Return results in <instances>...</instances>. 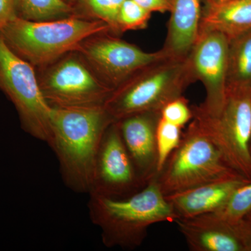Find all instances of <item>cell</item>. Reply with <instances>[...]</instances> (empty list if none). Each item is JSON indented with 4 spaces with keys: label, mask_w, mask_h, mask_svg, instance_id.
Returning <instances> with one entry per match:
<instances>
[{
    "label": "cell",
    "mask_w": 251,
    "mask_h": 251,
    "mask_svg": "<svg viewBox=\"0 0 251 251\" xmlns=\"http://www.w3.org/2000/svg\"><path fill=\"white\" fill-rule=\"evenodd\" d=\"M112 122L103 106L52 108L47 143L58 160L63 181L74 192L90 193L99 145Z\"/></svg>",
    "instance_id": "6da1fadb"
},
{
    "label": "cell",
    "mask_w": 251,
    "mask_h": 251,
    "mask_svg": "<svg viewBox=\"0 0 251 251\" xmlns=\"http://www.w3.org/2000/svg\"><path fill=\"white\" fill-rule=\"evenodd\" d=\"M88 209L91 221L101 231L103 245L127 250L139 247L152 225L176 219L156 176L127 198L90 194Z\"/></svg>",
    "instance_id": "7a4b0ae2"
},
{
    "label": "cell",
    "mask_w": 251,
    "mask_h": 251,
    "mask_svg": "<svg viewBox=\"0 0 251 251\" xmlns=\"http://www.w3.org/2000/svg\"><path fill=\"white\" fill-rule=\"evenodd\" d=\"M104 32L112 33L106 23L74 14L45 21L16 17L3 28L0 36L16 55L39 69L76 51L87 38Z\"/></svg>",
    "instance_id": "3957f363"
},
{
    "label": "cell",
    "mask_w": 251,
    "mask_h": 251,
    "mask_svg": "<svg viewBox=\"0 0 251 251\" xmlns=\"http://www.w3.org/2000/svg\"><path fill=\"white\" fill-rule=\"evenodd\" d=\"M194 82L187 57H167L147 66L112 91L103 108L114 122L146 112H161Z\"/></svg>",
    "instance_id": "277c9868"
},
{
    "label": "cell",
    "mask_w": 251,
    "mask_h": 251,
    "mask_svg": "<svg viewBox=\"0 0 251 251\" xmlns=\"http://www.w3.org/2000/svg\"><path fill=\"white\" fill-rule=\"evenodd\" d=\"M237 176L241 175L227 164L217 145L193 118L156 177L162 193L168 196Z\"/></svg>",
    "instance_id": "5b68a950"
},
{
    "label": "cell",
    "mask_w": 251,
    "mask_h": 251,
    "mask_svg": "<svg viewBox=\"0 0 251 251\" xmlns=\"http://www.w3.org/2000/svg\"><path fill=\"white\" fill-rule=\"evenodd\" d=\"M193 118L217 145L231 168L251 181V88L227 87L221 111L210 116L192 106Z\"/></svg>",
    "instance_id": "8992f818"
},
{
    "label": "cell",
    "mask_w": 251,
    "mask_h": 251,
    "mask_svg": "<svg viewBox=\"0 0 251 251\" xmlns=\"http://www.w3.org/2000/svg\"><path fill=\"white\" fill-rule=\"evenodd\" d=\"M36 70L41 92L51 108L103 106L113 91L77 51Z\"/></svg>",
    "instance_id": "52a82bcc"
},
{
    "label": "cell",
    "mask_w": 251,
    "mask_h": 251,
    "mask_svg": "<svg viewBox=\"0 0 251 251\" xmlns=\"http://www.w3.org/2000/svg\"><path fill=\"white\" fill-rule=\"evenodd\" d=\"M0 91L14 105L23 130L47 143L52 108L41 92L36 69L13 52L1 36Z\"/></svg>",
    "instance_id": "ba28073f"
},
{
    "label": "cell",
    "mask_w": 251,
    "mask_h": 251,
    "mask_svg": "<svg viewBox=\"0 0 251 251\" xmlns=\"http://www.w3.org/2000/svg\"><path fill=\"white\" fill-rule=\"evenodd\" d=\"M76 51L96 75L113 90L143 68L171 57L163 49L144 51L110 32L87 38Z\"/></svg>",
    "instance_id": "9c48e42d"
},
{
    "label": "cell",
    "mask_w": 251,
    "mask_h": 251,
    "mask_svg": "<svg viewBox=\"0 0 251 251\" xmlns=\"http://www.w3.org/2000/svg\"><path fill=\"white\" fill-rule=\"evenodd\" d=\"M138 175L127 151L117 122H112L103 135L89 195L125 198L146 185Z\"/></svg>",
    "instance_id": "30bf717a"
},
{
    "label": "cell",
    "mask_w": 251,
    "mask_h": 251,
    "mask_svg": "<svg viewBox=\"0 0 251 251\" xmlns=\"http://www.w3.org/2000/svg\"><path fill=\"white\" fill-rule=\"evenodd\" d=\"M228 48V38L223 33L201 29L187 56L193 80L201 81L205 90L204 101L198 107L210 116L219 113L226 99Z\"/></svg>",
    "instance_id": "8fae6325"
},
{
    "label": "cell",
    "mask_w": 251,
    "mask_h": 251,
    "mask_svg": "<svg viewBox=\"0 0 251 251\" xmlns=\"http://www.w3.org/2000/svg\"><path fill=\"white\" fill-rule=\"evenodd\" d=\"M160 118L161 112H146L116 121L136 171L146 184L158 173L156 128Z\"/></svg>",
    "instance_id": "7c38bea8"
},
{
    "label": "cell",
    "mask_w": 251,
    "mask_h": 251,
    "mask_svg": "<svg viewBox=\"0 0 251 251\" xmlns=\"http://www.w3.org/2000/svg\"><path fill=\"white\" fill-rule=\"evenodd\" d=\"M193 251H245L235 225L227 224L213 213L175 221Z\"/></svg>",
    "instance_id": "4fadbf2b"
},
{
    "label": "cell",
    "mask_w": 251,
    "mask_h": 251,
    "mask_svg": "<svg viewBox=\"0 0 251 251\" xmlns=\"http://www.w3.org/2000/svg\"><path fill=\"white\" fill-rule=\"evenodd\" d=\"M249 181L242 176H234L200 185L166 197L176 219L194 217L215 212L238 187Z\"/></svg>",
    "instance_id": "5bb4252c"
},
{
    "label": "cell",
    "mask_w": 251,
    "mask_h": 251,
    "mask_svg": "<svg viewBox=\"0 0 251 251\" xmlns=\"http://www.w3.org/2000/svg\"><path fill=\"white\" fill-rule=\"evenodd\" d=\"M171 13L163 49L171 57H186L199 36L201 0H172Z\"/></svg>",
    "instance_id": "9a60e30c"
},
{
    "label": "cell",
    "mask_w": 251,
    "mask_h": 251,
    "mask_svg": "<svg viewBox=\"0 0 251 251\" xmlns=\"http://www.w3.org/2000/svg\"><path fill=\"white\" fill-rule=\"evenodd\" d=\"M201 29L220 31L228 39L251 31V0H227L205 6Z\"/></svg>",
    "instance_id": "2e32d148"
},
{
    "label": "cell",
    "mask_w": 251,
    "mask_h": 251,
    "mask_svg": "<svg viewBox=\"0 0 251 251\" xmlns=\"http://www.w3.org/2000/svg\"><path fill=\"white\" fill-rule=\"evenodd\" d=\"M228 41L227 87L251 88V31Z\"/></svg>",
    "instance_id": "e0dca14e"
},
{
    "label": "cell",
    "mask_w": 251,
    "mask_h": 251,
    "mask_svg": "<svg viewBox=\"0 0 251 251\" xmlns=\"http://www.w3.org/2000/svg\"><path fill=\"white\" fill-rule=\"evenodd\" d=\"M18 17L31 21L60 19L75 14L64 0H17Z\"/></svg>",
    "instance_id": "ac0fdd59"
},
{
    "label": "cell",
    "mask_w": 251,
    "mask_h": 251,
    "mask_svg": "<svg viewBox=\"0 0 251 251\" xmlns=\"http://www.w3.org/2000/svg\"><path fill=\"white\" fill-rule=\"evenodd\" d=\"M125 0H75L72 6L75 14L106 23L112 34L118 36L117 17Z\"/></svg>",
    "instance_id": "d6986e66"
},
{
    "label": "cell",
    "mask_w": 251,
    "mask_h": 251,
    "mask_svg": "<svg viewBox=\"0 0 251 251\" xmlns=\"http://www.w3.org/2000/svg\"><path fill=\"white\" fill-rule=\"evenodd\" d=\"M251 212V181L238 187L227 202L215 212L220 219L230 225H235Z\"/></svg>",
    "instance_id": "ffe728a7"
},
{
    "label": "cell",
    "mask_w": 251,
    "mask_h": 251,
    "mask_svg": "<svg viewBox=\"0 0 251 251\" xmlns=\"http://www.w3.org/2000/svg\"><path fill=\"white\" fill-rule=\"evenodd\" d=\"M182 128L160 118L156 128L158 173L164 166L170 155L179 145L182 137Z\"/></svg>",
    "instance_id": "44dd1931"
},
{
    "label": "cell",
    "mask_w": 251,
    "mask_h": 251,
    "mask_svg": "<svg viewBox=\"0 0 251 251\" xmlns=\"http://www.w3.org/2000/svg\"><path fill=\"white\" fill-rule=\"evenodd\" d=\"M151 14L133 0H125L117 17L119 35L126 31L145 29L148 27Z\"/></svg>",
    "instance_id": "7402d4cb"
},
{
    "label": "cell",
    "mask_w": 251,
    "mask_h": 251,
    "mask_svg": "<svg viewBox=\"0 0 251 251\" xmlns=\"http://www.w3.org/2000/svg\"><path fill=\"white\" fill-rule=\"evenodd\" d=\"M161 118L165 121L184 128L193 119V110L185 97H178L168 102L161 110Z\"/></svg>",
    "instance_id": "603a6c76"
},
{
    "label": "cell",
    "mask_w": 251,
    "mask_h": 251,
    "mask_svg": "<svg viewBox=\"0 0 251 251\" xmlns=\"http://www.w3.org/2000/svg\"><path fill=\"white\" fill-rule=\"evenodd\" d=\"M16 17L17 0H0V32L10 21Z\"/></svg>",
    "instance_id": "cb8c5ba5"
},
{
    "label": "cell",
    "mask_w": 251,
    "mask_h": 251,
    "mask_svg": "<svg viewBox=\"0 0 251 251\" xmlns=\"http://www.w3.org/2000/svg\"><path fill=\"white\" fill-rule=\"evenodd\" d=\"M150 12L165 13L171 11L172 0H133Z\"/></svg>",
    "instance_id": "d4e9b609"
},
{
    "label": "cell",
    "mask_w": 251,
    "mask_h": 251,
    "mask_svg": "<svg viewBox=\"0 0 251 251\" xmlns=\"http://www.w3.org/2000/svg\"><path fill=\"white\" fill-rule=\"evenodd\" d=\"M227 0H206V6H216L226 2Z\"/></svg>",
    "instance_id": "484cf974"
},
{
    "label": "cell",
    "mask_w": 251,
    "mask_h": 251,
    "mask_svg": "<svg viewBox=\"0 0 251 251\" xmlns=\"http://www.w3.org/2000/svg\"><path fill=\"white\" fill-rule=\"evenodd\" d=\"M64 1H67V2L69 3V4L72 5L73 3H74V1H75V0H64Z\"/></svg>",
    "instance_id": "4316f807"
},
{
    "label": "cell",
    "mask_w": 251,
    "mask_h": 251,
    "mask_svg": "<svg viewBox=\"0 0 251 251\" xmlns=\"http://www.w3.org/2000/svg\"><path fill=\"white\" fill-rule=\"evenodd\" d=\"M249 214H251V213H249Z\"/></svg>",
    "instance_id": "83f0119b"
}]
</instances>
